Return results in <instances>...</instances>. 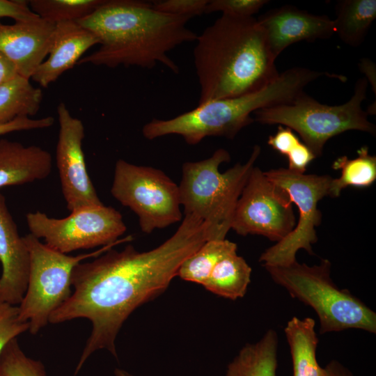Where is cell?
I'll use <instances>...</instances> for the list:
<instances>
[{
	"label": "cell",
	"mask_w": 376,
	"mask_h": 376,
	"mask_svg": "<svg viewBox=\"0 0 376 376\" xmlns=\"http://www.w3.org/2000/svg\"><path fill=\"white\" fill-rule=\"evenodd\" d=\"M209 240L206 223L185 214L175 233L150 251L139 252L129 244L76 265L71 279L74 292L49 320L58 324L86 318L92 324L75 376L97 350L105 349L118 357L115 341L124 322L163 292L182 262Z\"/></svg>",
	"instance_id": "6da1fadb"
},
{
	"label": "cell",
	"mask_w": 376,
	"mask_h": 376,
	"mask_svg": "<svg viewBox=\"0 0 376 376\" xmlns=\"http://www.w3.org/2000/svg\"><path fill=\"white\" fill-rule=\"evenodd\" d=\"M191 19L161 12L146 1L104 0L91 15L75 21L93 33L100 45L77 64L152 69L162 63L178 74L179 68L168 53L196 41V33L186 25Z\"/></svg>",
	"instance_id": "7a4b0ae2"
},
{
	"label": "cell",
	"mask_w": 376,
	"mask_h": 376,
	"mask_svg": "<svg viewBox=\"0 0 376 376\" xmlns=\"http://www.w3.org/2000/svg\"><path fill=\"white\" fill-rule=\"evenodd\" d=\"M198 104L256 91L279 75L265 33L254 17L222 15L197 36Z\"/></svg>",
	"instance_id": "3957f363"
},
{
	"label": "cell",
	"mask_w": 376,
	"mask_h": 376,
	"mask_svg": "<svg viewBox=\"0 0 376 376\" xmlns=\"http://www.w3.org/2000/svg\"><path fill=\"white\" fill-rule=\"evenodd\" d=\"M315 79L314 72L295 67L279 73L266 86L241 96L209 101L175 118H153L143 125L142 134L149 140L169 134L183 137L195 145L207 136L233 139L252 123L256 111L292 101Z\"/></svg>",
	"instance_id": "277c9868"
},
{
	"label": "cell",
	"mask_w": 376,
	"mask_h": 376,
	"mask_svg": "<svg viewBox=\"0 0 376 376\" xmlns=\"http://www.w3.org/2000/svg\"><path fill=\"white\" fill-rule=\"evenodd\" d=\"M260 151L256 145L245 163H237L224 173L219 171L220 164L230 160L224 148L209 158L182 164L178 185L180 204L185 214L206 223L210 240L226 239L231 229L237 201Z\"/></svg>",
	"instance_id": "5b68a950"
},
{
	"label": "cell",
	"mask_w": 376,
	"mask_h": 376,
	"mask_svg": "<svg viewBox=\"0 0 376 376\" xmlns=\"http://www.w3.org/2000/svg\"><path fill=\"white\" fill-rule=\"evenodd\" d=\"M272 279L290 295L311 306L320 321V334L350 329L376 333V313L331 277V264L322 259L309 266L297 261L285 266H265Z\"/></svg>",
	"instance_id": "8992f818"
},
{
	"label": "cell",
	"mask_w": 376,
	"mask_h": 376,
	"mask_svg": "<svg viewBox=\"0 0 376 376\" xmlns=\"http://www.w3.org/2000/svg\"><path fill=\"white\" fill-rule=\"evenodd\" d=\"M367 88L366 79H359L351 98L336 106L322 104L303 91L290 102L256 111L253 120L296 131L318 157L322 155L327 141L343 132L359 130L375 134V125L368 120V114L361 107Z\"/></svg>",
	"instance_id": "52a82bcc"
},
{
	"label": "cell",
	"mask_w": 376,
	"mask_h": 376,
	"mask_svg": "<svg viewBox=\"0 0 376 376\" xmlns=\"http://www.w3.org/2000/svg\"><path fill=\"white\" fill-rule=\"evenodd\" d=\"M30 256L28 283L19 304V318L29 323V331L36 334L48 323L53 312L72 295V274L82 260L97 257L118 242L95 251L76 256L57 251L29 233L23 237Z\"/></svg>",
	"instance_id": "ba28073f"
},
{
	"label": "cell",
	"mask_w": 376,
	"mask_h": 376,
	"mask_svg": "<svg viewBox=\"0 0 376 376\" xmlns=\"http://www.w3.org/2000/svg\"><path fill=\"white\" fill-rule=\"evenodd\" d=\"M111 194L138 216L145 233L182 220L179 186L159 169L120 159L115 165Z\"/></svg>",
	"instance_id": "9c48e42d"
},
{
	"label": "cell",
	"mask_w": 376,
	"mask_h": 376,
	"mask_svg": "<svg viewBox=\"0 0 376 376\" xmlns=\"http://www.w3.org/2000/svg\"><path fill=\"white\" fill-rule=\"evenodd\" d=\"M268 180L283 190L299 211L294 229L283 240L267 249L260 262L263 266H285L295 261L296 254L304 249L314 255L312 245L318 241L315 228L322 221L318 202L329 195L332 177L328 175L298 173L280 168L264 172Z\"/></svg>",
	"instance_id": "30bf717a"
},
{
	"label": "cell",
	"mask_w": 376,
	"mask_h": 376,
	"mask_svg": "<svg viewBox=\"0 0 376 376\" xmlns=\"http://www.w3.org/2000/svg\"><path fill=\"white\" fill-rule=\"evenodd\" d=\"M26 219L31 234L66 254L113 244L127 229L122 214L104 204L79 207L62 219L51 218L40 211L29 212Z\"/></svg>",
	"instance_id": "8fae6325"
},
{
	"label": "cell",
	"mask_w": 376,
	"mask_h": 376,
	"mask_svg": "<svg viewBox=\"0 0 376 376\" xmlns=\"http://www.w3.org/2000/svg\"><path fill=\"white\" fill-rule=\"evenodd\" d=\"M292 203L283 190L254 166L237 201L231 229L242 236L260 235L278 242L296 225Z\"/></svg>",
	"instance_id": "7c38bea8"
},
{
	"label": "cell",
	"mask_w": 376,
	"mask_h": 376,
	"mask_svg": "<svg viewBox=\"0 0 376 376\" xmlns=\"http://www.w3.org/2000/svg\"><path fill=\"white\" fill-rule=\"evenodd\" d=\"M59 130L56 166L68 209L103 204L87 171L82 142L85 136L81 120L72 116L65 104L57 107Z\"/></svg>",
	"instance_id": "4fadbf2b"
},
{
	"label": "cell",
	"mask_w": 376,
	"mask_h": 376,
	"mask_svg": "<svg viewBox=\"0 0 376 376\" xmlns=\"http://www.w3.org/2000/svg\"><path fill=\"white\" fill-rule=\"evenodd\" d=\"M257 20L263 29L273 55L294 43L329 38L335 33L334 19L285 5L268 10Z\"/></svg>",
	"instance_id": "5bb4252c"
},
{
	"label": "cell",
	"mask_w": 376,
	"mask_h": 376,
	"mask_svg": "<svg viewBox=\"0 0 376 376\" xmlns=\"http://www.w3.org/2000/svg\"><path fill=\"white\" fill-rule=\"evenodd\" d=\"M55 24L41 18L4 24L0 21V52L19 76L31 79L48 55Z\"/></svg>",
	"instance_id": "9a60e30c"
},
{
	"label": "cell",
	"mask_w": 376,
	"mask_h": 376,
	"mask_svg": "<svg viewBox=\"0 0 376 376\" xmlns=\"http://www.w3.org/2000/svg\"><path fill=\"white\" fill-rule=\"evenodd\" d=\"M0 302L19 305L25 294L30 265V256L23 237H20L6 203L0 194Z\"/></svg>",
	"instance_id": "2e32d148"
},
{
	"label": "cell",
	"mask_w": 376,
	"mask_h": 376,
	"mask_svg": "<svg viewBox=\"0 0 376 376\" xmlns=\"http://www.w3.org/2000/svg\"><path fill=\"white\" fill-rule=\"evenodd\" d=\"M97 44V37L75 21L56 24L49 56L37 68L31 79L42 88L48 87L77 64L81 56Z\"/></svg>",
	"instance_id": "e0dca14e"
},
{
	"label": "cell",
	"mask_w": 376,
	"mask_h": 376,
	"mask_svg": "<svg viewBox=\"0 0 376 376\" xmlns=\"http://www.w3.org/2000/svg\"><path fill=\"white\" fill-rule=\"evenodd\" d=\"M52 167L51 154L41 147L0 140V188L43 180Z\"/></svg>",
	"instance_id": "ac0fdd59"
},
{
	"label": "cell",
	"mask_w": 376,
	"mask_h": 376,
	"mask_svg": "<svg viewBox=\"0 0 376 376\" xmlns=\"http://www.w3.org/2000/svg\"><path fill=\"white\" fill-rule=\"evenodd\" d=\"M315 321L307 317L292 318L284 329L292 361V376H327L316 359L318 338Z\"/></svg>",
	"instance_id": "d6986e66"
},
{
	"label": "cell",
	"mask_w": 376,
	"mask_h": 376,
	"mask_svg": "<svg viewBox=\"0 0 376 376\" xmlns=\"http://www.w3.org/2000/svg\"><path fill=\"white\" fill-rule=\"evenodd\" d=\"M279 339L269 329L256 343L245 345L229 363L226 376H276Z\"/></svg>",
	"instance_id": "ffe728a7"
},
{
	"label": "cell",
	"mask_w": 376,
	"mask_h": 376,
	"mask_svg": "<svg viewBox=\"0 0 376 376\" xmlns=\"http://www.w3.org/2000/svg\"><path fill=\"white\" fill-rule=\"evenodd\" d=\"M335 33L345 44L361 45L376 18L375 0H343L336 6Z\"/></svg>",
	"instance_id": "44dd1931"
},
{
	"label": "cell",
	"mask_w": 376,
	"mask_h": 376,
	"mask_svg": "<svg viewBox=\"0 0 376 376\" xmlns=\"http://www.w3.org/2000/svg\"><path fill=\"white\" fill-rule=\"evenodd\" d=\"M251 267L242 256L234 252L216 265L203 285L217 295L236 300L246 294L251 282Z\"/></svg>",
	"instance_id": "7402d4cb"
},
{
	"label": "cell",
	"mask_w": 376,
	"mask_h": 376,
	"mask_svg": "<svg viewBox=\"0 0 376 376\" xmlns=\"http://www.w3.org/2000/svg\"><path fill=\"white\" fill-rule=\"evenodd\" d=\"M31 79L17 75L0 85V126L20 116H32L40 109L43 94Z\"/></svg>",
	"instance_id": "603a6c76"
},
{
	"label": "cell",
	"mask_w": 376,
	"mask_h": 376,
	"mask_svg": "<svg viewBox=\"0 0 376 376\" xmlns=\"http://www.w3.org/2000/svg\"><path fill=\"white\" fill-rule=\"evenodd\" d=\"M357 152L358 156L354 159L344 155L333 162L332 168L340 170V175L332 179L328 196L336 198L349 186L364 188L374 183L376 180L375 155L369 153L367 146L361 147Z\"/></svg>",
	"instance_id": "cb8c5ba5"
},
{
	"label": "cell",
	"mask_w": 376,
	"mask_h": 376,
	"mask_svg": "<svg viewBox=\"0 0 376 376\" xmlns=\"http://www.w3.org/2000/svg\"><path fill=\"white\" fill-rule=\"evenodd\" d=\"M234 252H237V244L226 239L206 241L182 262L177 276L203 285L216 265Z\"/></svg>",
	"instance_id": "d4e9b609"
},
{
	"label": "cell",
	"mask_w": 376,
	"mask_h": 376,
	"mask_svg": "<svg viewBox=\"0 0 376 376\" xmlns=\"http://www.w3.org/2000/svg\"><path fill=\"white\" fill-rule=\"evenodd\" d=\"M104 0H31L30 9L40 18L57 24L77 21L93 13Z\"/></svg>",
	"instance_id": "484cf974"
},
{
	"label": "cell",
	"mask_w": 376,
	"mask_h": 376,
	"mask_svg": "<svg viewBox=\"0 0 376 376\" xmlns=\"http://www.w3.org/2000/svg\"><path fill=\"white\" fill-rule=\"evenodd\" d=\"M42 363L22 352L17 338L11 340L0 354V376H45Z\"/></svg>",
	"instance_id": "4316f807"
},
{
	"label": "cell",
	"mask_w": 376,
	"mask_h": 376,
	"mask_svg": "<svg viewBox=\"0 0 376 376\" xmlns=\"http://www.w3.org/2000/svg\"><path fill=\"white\" fill-rule=\"evenodd\" d=\"M267 3V0H212L205 13L221 12L222 15L232 17H251Z\"/></svg>",
	"instance_id": "83f0119b"
},
{
	"label": "cell",
	"mask_w": 376,
	"mask_h": 376,
	"mask_svg": "<svg viewBox=\"0 0 376 376\" xmlns=\"http://www.w3.org/2000/svg\"><path fill=\"white\" fill-rule=\"evenodd\" d=\"M29 330V323L19 318L18 306L0 302V354L13 338Z\"/></svg>",
	"instance_id": "f1b7e54d"
},
{
	"label": "cell",
	"mask_w": 376,
	"mask_h": 376,
	"mask_svg": "<svg viewBox=\"0 0 376 376\" xmlns=\"http://www.w3.org/2000/svg\"><path fill=\"white\" fill-rule=\"evenodd\" d=\"M208 2L209 0H164L154 1L152 4L161 12L192 18L205 13Z\"/></svg>",
	"instance_id": "f546056e"
},
{
	"label": "cell",
	"mask_w": 376,
	"mask_h": 376,
	"mask_svg": "<svg viewBox=\"0 0 376 376\" xmlns=\"http://www.w3.org/2000/svg\"><path fill=\"white\" fill-rule=\"evenodd\" d=\"M10 17L15 22H25L39 18L29 8L28 1L0 0V18Z\"/></svg>",
	"instance_id": "4dcf8cb0"
},
{
	"label": "cell",
	"mask_w": 376,
	"mask_h": 376,
	"mask_svg": "<svg viewBox=\"0 0 376 376\" xmlns=\"http://www.w3.org/2000/svg\"><path fill=\"white\" fill-rule=\"evenodd\" d=\"M54 123V118L52 116L38 119H33L28 116H20L0 126V136L13 132L47 128L51 127Z\"/></svg>",
	"instance_id": "1f68e13d"
},
{
	"label": "cell",
	"mask_w": 376,
	"mask_h": 376,
	"mask_svg": "<svg viewBox=\"0 0 376 376\" xmlns=\"http://www.w3.org/2000/svg\"><path fill=\"white\" fill-rule=\"evenodd\" d=\"M300 142L292 130L282 125L278 127L276 132L269 136L267 143L283 155L288 154Z\"/></svg>",
	"instance_id": "d6a6232c"
},
{
	"label": "cell",
	"mask_w": 376,
	"mask_h": 376,
	"mask_svg": "<svg viewBox=\"0 0 376 376\" xmlns=\"http://www.w3.org/2000/svg\"><path fill=\"white\" fill-rule=\"evenodd\" d=\"M286 157L288 160V169L298 173H304L308 164L316 158L311 150L301 141Z\"/></svg>",
	"instance_id": "836d02e7"
},
{
	"label": "cell",
	"mask_w": 376,
	"mask_h": 376,
	"mask_svg": "<svg viewBox=\"0 0 376 376\" xmlns=\"http://www.w3.org/2000/svg\"><path fill=\"white\" fill-rule=\"evenodd\" d=\"M17 75H19L13 63L0 52V85Z\"/></svg>",
	"instance_id": "e575fe53"
},
{
	"label": "cell",
	"mask_w": 376,
	"mask_h": 376,
	"mask_svg": "<svg viewBox=\"0 0 376 376\" xmlns=\"http://www.w3.org/2000/svg\"><path fill=\"white\" fill-rule=\"evenodd\" d=\"M360 70L366 75L367 77L368 83L370 82L374 91L375 95L376 84H375V65L368 58H362L359 63Z\"/></svg>",
	"instance_id": "d590c367"
},
{
	"label": "cell",
	"mask_w": 376,
	"mask_h": 376,
	"mask_svg": "<svg viewBox=\"0 0 376 376\" xmlns=\"http://www.w3.org/2000/svg\"><path fill=\"white\" fill-rule=\"evenodd\" d=\"M324 369L327 376H354L348 368L336 360L329 361Z\"/></svg>",
	"instance_id": "8d00e7d4"
},
{
	"label": "cell",
	"mask_w": 376,
	"mask_h": 376,
	"mask_svg": "<svg viewBox=\"0 0 376 376\" xmlns=\"http://www.w3.org/2000/svg\"><path fill=\"white\" fill-rule=\"evenodd\" d=\"M115 375L116 376H134L131 375L130 373H129L128 372L123 370H120V369H116L115 370Z\"/></svg>",
	"instance_id": "74e56055"
}]
</instances>
